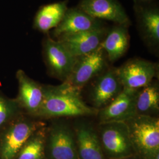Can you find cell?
<instances>
[{
    "mask_svg": "<svg viewBox=\"0 0 159 159\" xmlns=\"http://www.w3.org/2000/svg\"><path fill=\"white\" fill-rule=\"evenodd\" d=\"M138 90L123 88L111 102L98 111L100 124L113 121L125 122L136 116Z\"/></svg>",
    "mask_w": 159,
    "mask_h": 159,
    "instance_id": "52a82bcc",
    "label": "cell"
},
{
    "mask_svg": "<svg viewBox=\"0 0 159 159\" xmlns=\"http://www.w3.org/2000/svg\"><path fill=\"white\" fill-rule=\"evenodd\" d=\"M108 29L105 25L77 34L63 37L60 41L73 56L78 57L97 50L104 40Z\"/></svg>",
    "mask_w": 159,
    "mask_h": 159,
    "instance_id": "4fadbf2b",
    "label": "cell"
},
{
    "mask_svg": "<svg viewBox=\"0 0 159 159\" xmlns=\"http://www.w3.org/2000/svg\"><path fill=\"white\" fill-rule=\"evenodd\" d=\"M101 145L112 159L127 158L134 149L125 122L113 121L101 123Z\"/></svg>",
    "mask_w": 159,
    "mask_h": 159,
    "instance_id": "277c9868",
    "label": "cell"
},
{
    "mask_svg": "<svg viewBox=\"0 0 159 159\" xmlns=\"http://www.w3.org/2000/svg\"><path fill=\"white\" fill-rule=\"evenodd\" d=\"M150 3L134 1V9L143 40L148 47L156 48L159 44V10Z\"/></svg>",
    "mask_w": 159,
    "mask_h": 159,
    "instance_id": "30bf717a",
    "label": "cell"
},
{
    "mask_svg": "<svg viewBox=\"0 0 159 159\" xmlns=\"http://www.w3.org/2000/svg\"><path fill=\"white\" fill-rule=\"evenodd\" d=\"M16 76L19 85V102L29 113L37 115L43 101V87L21 70H18Z\"/></svg>",
    "mask_w": 159,
    "mask_h": 159,
    "instance_id": "9a60e30c",
    "label": "cell"
},
{
    "mask_svg": "<svg viewBox=\"0 0 159 159\" xmlns=\"http://www.w3.org/2000/svg\"><path fill=\"white\" fill-rule=\"evenodd\" d=\"M16 109L14 102L0 96V127L11 118Z\"/></svg>",
    "mask_w": 159,
    "mask_h": 159,
    "instance_id": "44dd1931",
    "label": "cell"
},
{
    "mask_svg": "<svg viewBox=\"0 0 159 159\" xmlns=\"http://www.w3.org/2000/svg\"><path fill=\"white\" fill-rule=\"evenodd\" d=\"M159 159V153L156 154V155H154L153 157H152L151 159Z\"/></svg>",
    "mask_w": 159,
    "mask_h": 159,
    "instance_id": "603a6c76",
    "label": "cell"
},
{
    "mask_svg": "<svg viewBox=\"0 0 159 159\" xmlns=\"http://www.w3.org/2000/svg\"><path fill=\"white\" fill-rule=\"evenodd\" d=\"M45 132L36 131L17 155V159H44Z\"/></svg>",
    "mask_w": 159,
    "mask_h": 159,
    "instance_id": "ffe728a7",
    "label": "cell"
},
{
    "mask_svg": "<svg viewBox=\"0 0 159 159\" xmlns=\"http://www.w3.org/2000/svg\"><path fill=\"white\" fill-rule=\"evenodd\" d=\"M40 125L39 123L22 121L11 125L2 139V159H14L16 157L29 139L39 129Z\"/></svg>",
    "mask_w": 159,
    "mask_h": 159,
    "instance_id": "7c38bea8",
    "label": "cell"
},
{
    "mask_svg": "<svg viewBox=\"0 0 159 159\" xmlns=\"http://www.w3.org/2000/svg\"><path fill=\"white\" fill-rule=\"evenodd\" d=\"M129 27L127 25L115 24L108 29L100 47L104 51L110 61H117L127 50L130 43Z\"/></svg>",
    "mask_w": 159,
    "mask_h": 159,
    "instance_id": "2e32d148",
    "label": "cell"
},
{
    "mask_svg": "<svg viewBox=\"0 0 159 159\" xmlns=\"http://www.w3.org/2000/svg\"><path fill=\"white\" fill-rule=\"evenodd\" d=\"M48 142L52 159H79L73 132L67 125H54Z\"/></svg>",
    "mask_w": 159,
    "mask_h": 159,
    "instance_id": "5bb4252c",
    "label": "cell"
},
{
    "mask_svg": "<svg viewBox=\"0 0 159 159\" xmlns=\"http://www.w3.org/2000/svg\"><path fill=\"white\" fill-rule=\"evenodd\" d=\"M75 137L79 159H104L100 139L90 125L86 124L78 125Z\"/></svg>",
    "mask_w": 159,
    "mask_h": 159,
    "instance_id": "e0dca14e",
    "label": "cell"
},
{
    "mask_svg": "<svg viewBox=\"0 0 159 159\" xmlns=\"http://www.w3.org/2000/svg\"><path fill=\"white\" fill-rule=\"evenodd\" d=\"M102 20L88 15L77 7L68 8L61 22L52 31L51 37L58 40L63 37L77 34L104 26Z\"/></svg>",
    "mask_w": 159,
    "mask_h": 159,
    "instance_id": "ba28073f",
    "label": "cell"
},
{
    "mask_svg": "<svg viewBox=\"0 0 159 159\" xmlns=\"http://www.w3.org/2000/svg\"><path fill=\"white\" fill-rule=\"evenodd\" d=\"M123 87L116 73V68L107 67L97 75L91 93L94 108H102L111 102L123 90Z\"/></svg>",
    "mask_w": 159,
    "mask_h": 159,
    "instance_id": "8fae6325",
    "label": "cell"
},
{
    "mask_svg": "<svg viewBox=\"0 0 159 159\" xmlns=\"http://www.w3.org/2000/svg\"><path fill=\"white\" fill-rule=\"evenodd\" d=\"M127 159V158H125V159Z\"/></svg>",
    "mask_w": 159,
    "mask_h": 159,
    "instance_id": "cb8c5ba5",
    "label": "cell"
},
{
    "mask_svg": "<svg viewBox=\"0 0 159 159\" xmlns=\"http://www.w3.org/2000/svg\"><path fill=\"white\" fill-rule=\"evenodd\" d=\"M44 98L37 116L44 117L89 116L98 110L85 104L80 91L63 83L43 87Z\"/></svg>",
    "mask_w": 159,
    "mask_h": 159,
    "instance_id": "6da1fadb",
    "label": "cell"
},
{
    "mask_svg": "<svg viewBox=\"0 0 159 159\" xmlns=\"http://www.w3.org/2000/svg\"><path fill=\"white\" fill-rule=\"evenodd\" d=\"M107 59L100 47L89 54L76 57L70 74L63 83L81 91L85 84L107 67Z\"/></svg>",
    "mask_w": 159,
    "mask_h": 159,
    "instance_id": "3957f363",
    "label": "cell"
},
{
    "mask_svg": "<svg viewBox=\"0 0 159 159\" xmlns=\"http://www.w3.org/2000/svg\"><path fill=\"white\" fill-rule=\"evenodd\" d=\"M135 2H152L153 0H134Z\"/></svg>",
    "mask_w": 159,
    "mask_h": 159,
    "instance_id": "7402d4cb",
    "label": "cell"
},
{
    "mask_svg": "<svg viewBox=\"0 0 159 159\" xmlns=\"http://www.w3.org/2000/svg\"><path fill=\"white\" fill-rule=\"evenodd\" d=\"M134 151L143 159H150L159 153V120L137 114L125 121Z\"/></svg>",
    "mask_w": 159,
    "mask_h": 159,
    "instance_id": "7a4b0ae2",
    "label": "cell"
},
{
    "mask_svg": "<svg viewBox=\"0 0 159 159\" xmlns=\"http://www.w3.org/2000/svg\"><path fill=\"white\" fill-rule=\"evenodd\" d=\"M137 114L150 116L159 110V89L156 83L139 90L136 101Z\"/></svg>",
    "mask_w": 159,
    "mask_h": 159,
    "instance_id": "d6986e66",
    "label": "cell"
},
{
    "mask_svg": "<svg viewBox=\"0 0 159 159\" xmlns=\"http://www.w3.org/2000/svg\"><path fill=\"white\" fill-rule=\"evenodd\" d=\"M67 1H58L41 7L35 15L33 28L44 34L55 29L68 9Z\"/></svg>",
    "mask_w": 159,
    "mask_h": 159,
    "instance_id": "ac0fdd59",
    "label": "cell"
},
{
    "mask_svg": "<svg viewBox=\"0 0 159 159\" xmlns=\"http://www.w3.org/2000/svg\"><path fill=\"white\" fill-rule=\"evenodd\" d=\"M77 7L97 20L130 25L129 17L117 0H81Z\"/></svg>",
    "mask_w": 159,
    "mask_h": 159,
    "instance_id": "9c48e42d",
    "label": "cell"
},
{
    "mask_svg": "<svg viewBox=\"0 0 159 159\" xmlns=\"http://www.w3.org/2000/svg\"><path fill=\"white\" fill-rule=\"evenodd\" d=\"M116 73L123 88L138 90L152 82L157 66L142 58H132L116 68Z\"/></svg>",
    "mask_w": 159,
    "mask_h": 159,
    "instance_id": "8992f818",
    "label": "cell"
},
{
    "mask_svg": "<svg viewBox=\"0 0 159 159\" xmlns=\"http://www.w3.org/2000/svg\"><path fill=\"white\" fill-rule=\"evenodd\" d=\"M44 61L52 76L64 81L74 66L76 58L73 57L58 41L46 33L43 42Z\"/></svg>",
    "mask_w": 159,
    "mask_h": 159,
    "instance_id": "5b68a950",
    "label": "cell"
}]
</instances>
